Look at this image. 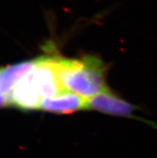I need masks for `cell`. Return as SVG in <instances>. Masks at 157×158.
<instances>
[{"instance_id":"cell-5","label":"cell","mask_w":157,"mask_h":158,"mask_svg":"<svg viewBox=\"0 0 157 158\" xmlns=\"http://www.w3.org/2000/svg\"><path fill=\"white\" fill-rule=\"evenodd\" d=\"M8 98L10 104L23 110H34L39 108L43 98L31 72L18 83Z\"/></svg>"},{"instance_id":"cell-3","label":"cell","mask_w":157,"mask_h":158,"mask_svg":"<svg viewBox=\"0 0 157 158\" xmlns=\"http://www.w3.org/2000/svg\"><path fill=\"white\" fill-rule=\"evenodd\" d=\"M88 109H94L108 115L140 120L134 116L133 112L135 109L134 105L115 96L110 90L88 99Z\"/></svg>"},{"instance_id":"cell-1","label":"cell","mask_w":157,"mask_h":158,"mask_svg":"<svg viewBox=\"0 0 157 158\" xmlns=\"http://www.w3.org/2000/svg\"><path fill=\"white\" fill-rule=\"evenodd\" d=\"M57 72L65 91L89 99L108 91L106 84L107 66L96 56L82 59L57 57Z\"/></svg>"},{"instance_id":"cell-2","label":"cell","mask_w":157,"mask_h":158,"mask_svg":"<svg viewBox=\"0 0 157 158\" xmlns=\"http://www.w3.org/2000/svg\"><path fill=\"white\" fill-rule=\"evenodd\" d=\"M57 57L43 56L36 59L31 71L42 98L51 97L64 92L57 72Z\"/></svg>"},{"instance_id":"cell-4","label":"cell","mask_w":157,"mask_h":158,"mask_svg":"<svg viewBox=\"0 0 157 158\" xmlns=\"http://www.w3.org/2000/svg\"><path fill=\"white\" fill-rule=\"evenodd\" d=\"M39 109L57 114H69L88 109V99L64 91L56 96L43 99Z\"/></svg>"},{"instance_id":"cell-6","label":"cell","mask_w":157,"mask_h":158,"mask_svg":"<svg viewBox=\"0 0 157 158\" xmlns=\"http://www.w3.org/2000/svg\"><path fill=\"white\" fill-rule=\"evenodd\" d=\"M35 63L36 59L0 68V94L10 95L20 80L34 68Z\"/></svg>"},{"instance_id":"cell-7","label":"cell","mask_w":157,"mask_h":158,"mask_svg":"<svg viewBox=\"0 0 157 158\" xmlns=\"http://www.w3.org/2000/svg\"><path fill=\"white\" fill-rule=\"evenodd\" d=\"M10 105V100L8 97H5L4 95L0 94V108L2 107H6Z\"/></svg>"}]
</instances>
